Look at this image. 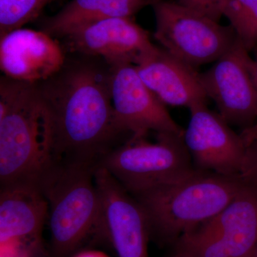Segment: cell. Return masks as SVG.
<instances>
[{"instance_id": "7a4b0ae2", "label": "cell", "mask_w": 257, "mask_h": 257, "mask_svg": "<svg viewBox=\"0 0 257 257\" xmlns=\"http://www.w3.org/2000/svg\"><path fill=\"white\" fill-rule=\"evenodd\" d=\"M52 115L36 84L2 78L0 183L38 185L56 163Z\"/></svg>"}, {"instance_id": "ffe728a7", "label": "cell", "mask_w": 257, "mask_h": 257, "mask_svg": "<svg viewBox=\"0 0 257 257\" xmlns=\"http://www.w3.org/2000/svg\"><path fill=\"white\" fill-rule=\"evenodd\" d=\"M223 0H176L177 3L186 8L199 12L216 22L220 20Z\"/></svg>"}, {"instance_id": "ac0fdd59", "label": "cell", "mask_w": 257, "mask_h": 257, "mask_svg": "<svg viewBox=\"0 0 257 257\" xmlns=\"http://www.w3.org/2000/svg\"><path fill=\"white\" fill-rule=\"evenodd\" d=\"M55 0H0V37L36 20Z\"/></svg>"}, {"instance_id": "d6986e66", "label": "cell", "mask_w": 257, "mask_h": 257, "mask_svg": "<svg viewBox=\"0 0 257 257\" xmlns=\"http://www.w3.org/2000/svg\"><path fill=\"white\" fill-rule=\"evenodd\" d=\"M240 177L245 184L257 189V135L246 145Z\"/></svg>"}, {"instance_id": "277c9868", "label": "cell", "mask_w": 257, "mask_h": 257, "mask_svg": "<svg viewBox=\"0 0 257 257\" xmlns=\"http://www.w3.org/2000/svg\"><path fill=\"white\" fill-rule=\"evenodd\" d=\"M96 168L57 162L37 185L48 204L52 257H68L92 236L106 240Z\"/></svg>"}, {"instance_id": "9a60e30c", "label": "cell", "mask_w": 257, "mask_h": 257, "mask_svg": "<svg viewBox=\"0 0 257 257\" xmlns=\"http://www.w3.org/2000/svg\"><path fill=\"white\" fill-rule=\"evenodd\" d=\"M193 231L215 237L229 257H251L257 245V189L245 184L219 214Z\"/></svg>"}, {"instance_id": "52a82bcc", "label": "cell", "mask_w": 257, "mask_h": 257, "mask_svg": "<svg viewBox=\"0 0 257 257\" xmlns=\"http://www.w3.org/2000/svg\"><path fill=\"white\" fill-rule=\"evenodd\" d=\"M253 60L238 40L199 79L208 97L230 125L243 130L256 124L257 92L251 75Z\"/></svg>"}, {"instance_id": "e0dca14e", "label": "cell", "mask_w": 257, "mask_h": 257, "mask_svg": "<svg viewBox=\"0 0 257 257\" xmlns=\"http://www.w3.org/2000/svg\"><path fill=\"white\" fill-rule=\"evenodd\" d=\"M221 12L248 51L257 45V0H223Z\"/></svg>"}, {"instance_id": "7c38bea8", "label": "cell", "mask_w": 257, "mask_h": 257, "mask_svg": "<svg viewBox=\"0 0 257 257\" xmlns=\"http://www.w3.org/2000/svg\"><path fill=\"white\" fill-rule=\"evenodd\" d=\"M64 65L63 51L46 32L20 28L0 37V67L7 77L37 84Z\"/></svg>"}, {"instance_id": "d4e9b609", "label": "cell", "mask_w": 257, "mask_h": 257, "mask_svg": "<svg viewBox=\"0 0 257 257\" xmlns=\"http://www.w3.org/2000/svg\"><path fill=\"white\" fill-rule=\"evenodd\" d=\"M251 257H257V245L256 248H255L254 251H253V253L252 255H251Z\"/></svg>"}, {"instance_id": "5bb4252c", "label": "cell", "mask_w": 257, "mask_h": 257, "mask_svg": "<svg viewBox=\"0 0 257 257\" xmlns=\"http://www.w3.org/2000/svg\"><path fill=\"white\" fill-rule=\"evenodd\" d=\"M145 84L165 105L190 109L207 104L208 96L197 69L164 48H155L142 56L135 64Z\"/></svg>"}, {"instance_id": "3957f363", "label": "cell", "mask_w": 257, "mask_h": 257, "mask_svg": "<svg viewBox=\"0 0 257 257\" xmlns=\"http://www.w3.org/2000/svg\"><path fill=\"white\" fill-rule=\"evenodd\" d=\"M244 186L240 175L197 170L177 182L132 195L146 212L151 236L162 243H176L219 214Z\"/></svg>"}, {"instance_id": "4fadbf2b", "label": "cell", "mask_w": 257, "mask_h": 257, "mask_svg": "<svg viewBox=\"0 0 257 257\" xmlns=\"http://www.w3.org/2000/svg\"><path fill=\"white\" fill-rule=\"evenodd\" d=\"M69 47L84 55L103 57L109 67L136 64L155 47L150 35L133 18H112L80 29L65 37Z\"/></svg>"}, {"instance_id": "484cf974", "label": "cell", "mask_w": 257, "mask_h": 257, "mask_svg": "<svg viewBox=\"0 0 257 257\" xmlns=\"http://www.w3.org/2000/svg\"><path fill=\"white\" fill-rule=\"evenodd\" d=\"M147 1L151 2L152 4H153L154 3H155V2H157V1H159V0H147Z\"/></svg>"}, {"instance_id": "8992f818", "label": "cell", "mask_w": 257, "mask_h": 257, "mask_svg": "<svg viewBox=\"0 0 257 257\" xmlns=\"http://www.w3.org/2000/svg\"><path fill=\"white\" fill-rule=\"evenodd\" d=\"M156 18L154 37L172 55L197 69L215 62L237 41L231 26L179 5L159 0L152 5Z\"/></svg>"}, {"instance_id": "7402d4cb", "label": "cell", "mask_w": 257, "mask_h": 257, "mask_svg": "<svg viewBox=\"0 0 257 257\" xmlns=\"http://www.w3.org/2000/svg\"><path fill=\"white\" fill-rule=\"evenodd\" d=\"M73 257H109L106 253L96 250H85L76 253Z\"/></svg>"}, {"instance_id": "cb8c5ba5", "label": "cell", "mask_w": 257, "mask_h": 257, "mask_svg": "<svg viewBox=\"0 0 257 257\" xmlns=\"http://www.w3.org/2000/svg\"><path fill=\"white\" fill-rule=\"evenodd\" d=\"M172 257H194L187 251L182 249H177V252Z\"/></svg>"}, {"instance_id": "30bf717a", "label": "cell", "mask_w": 257, "mask_h": 257, "mask_svg": "<svg viewBox=\"0 0 257 257\" xmlns=\"http://www.w3.org/2000/svg\"><path fill=\"white\" fill-rule=\"evenodd\" d=\"M94 180L100 196L106 240L119 257H149L151 231L143 206L103 167H96Z\"/></svg>"}, {"instance_id": "ba28073f", "label": "cell", "mask_w": 257, "mask_h": 257, "mask_svg": "<svg viewBox=\"0 0 257 257\" xmlns=\"http://www.w3.org/2000/svg\"><path fill=\"white\" fill-rule=\"evenodd\" d=\"M109 79L115 118L124 133L136 137H146L151 131L184 136V128L140 78L135 64L109 67Z\"/></svg>"}, {"instance_id": "9c48e42d", "label": "cell", "mask_w": 257, "mask_h": 257, "mask_svg": "<svg viewBox=\"0 0 257 257\" xmlns=\"http://www.w3.org/2000/svg\"><path fill=\"white\" fill-rule=\"evenodd\" d=\"M190 121L184 130V142L198 170L224 176H239L246 145L221 115L207 104L189 109Z\"/></svg>"}, {"instance_id": "8fae6325", "label": "cell", "mask_w": 257, "mask_h": 257, "mask_svg": "<svg viewBox=\"0 0 257 257\" xmlns=\"http://www.w3.org/2000/svg\"><path fill=\"white\" fill-rule=\"evenodd\" d=\"M0 194L1 253L30 257L47 221V199L32 184L3 187Z\"/></svg>"}, {"instance_id": "603a6c76", "label": "cell", "mask_w": 257, "mask_h": 257, "mask_svg": "<svg viewBox=\"0 0 257 257\" xmlns=\"http://www.w3.org/2000/svg\"><path fill=\"white\" fill-rule=\"evenodd\" d=\"M251 75H252L253 84L257 92V59L256 60H253L252 64H251Z\"/></svg>"}, {"instance_id": "5b68a950", "label": "cell", "mask_w": 257, "mask_h": 257, "mask_svg": "<svg viewBox=\"0 0 257 257\" xmlns=\"http://www.w3.org/2000/svg\"><path fill=\"white\" fill-rule=\"evenodd\" d=\"M99 166L131 194L177 182L198 170L184 136L170 133L157 134L155 143L146 137L131 136L107 154Z\"/></svg>"}, {"instance_id": "6da1fadb", "label": "cell", "mask_w": 257, "mask_h": 257, "mask_svg": "<svg viewBox=\"0 0 257 257\" xmlns=\"http://www.w3.org/2000/svg\"><path fill=\"white\" fill-rule=\"evenodd\" d=\"M37 86L52 115L56 162L97 167L126 135L115 118L109 69L90 62L64 65Z\"/></svg>"}, {"instance_id": "44dd1931", "label": "cell", "mask_w": 257, "mask_h": 257, "mask_svg": "<svg viewBox=\"0 0 257 257\" xmlns=\"http://www.w3.org/2000/svg\"><path fill=\"white\" fill-rule=\"evenodd\" d=\"M240 135L246 146L247 144L257 135V123L251 127L243 130Z\"/></svg>"}, {"instance_id": "2e32d148", "label": "cell", "mask_w": 257, "mask_h": 257, "mask_svg": "<svg viewBox=\"0 0 257 257\" xmlns=\"http://www.w3.org/2000/svg\"><path fill=\"white\" fill-rule=\"evenodd\" d=\"M147 0H72L53 16L41 20L42 31L51 37H67L80 29L112 18H133Z\"/></svg>"}]
</instances>
